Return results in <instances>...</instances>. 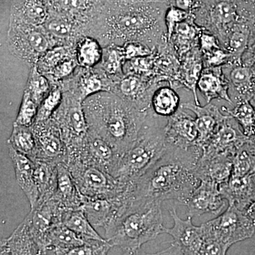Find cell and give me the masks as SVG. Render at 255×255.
Returning <instances> with one entry per match:
<instances>
[{"mask_svg": "<svg viewBox=\"0 0 255 255\" xmlns=\"http://www.w3.org/2000/svg\"><path fill=\"white\" fill-rule=\"evenodd\" d=\"M169 5L107 0L89 36L98 40L102 47L138 41L155 50L168 41L164 14Z\"/></svg>", "mask_w": 255, "mask_h": 255, "instance_id": "cell-1", "label": "cell"}, {"mask_svg": "<svg viewBox=\"0 0 255 255\" xmlns=\"http://www.w3.org/2000/svg\"><path fill=\"white\" fill-rule=\"evenodd\" d=\"M201 146L181 149L167 147L159 158L134 183L136 200H176L186 205L201 183L196 172Z\"/></svg>", "mask_w": 255, "mask_h": 255, "instance_id": "cell-2", "label": "cell"}, {"mask_svg": "<svg viewBox=\"0 0 255 255\" xmlns=\"http://www.w3.org/2000/svg\"><path fill=\"white\" fill-rule=\"evenodd\" d=\"M83 109L89 131L105 139L119 156L136 140L150 112L137 110L110 92L87 97Z\"/></svg>", "mask_w": 255, "mask_h": 255, "instance_id": "cell-3", "label": "cell"}, {"mask_svg": "<svg viewBox=\"0 0 255 255\" xmlns=\"http://www.w3.org/2000/svg\"><path fill=\"white\" fill-rule=\"evenodd\" d=\"M106 239L128 255L164 233L162 202L134 199L105 228Z\"/></svg>", "mask_w": 255, "mask_h": 255, "instance_id": "cell-4", "label": "cell"}, {"mask_svg": "<svg viewBox=\"0 0 255 255\" xmlns=\"http://www.w3.org/2000/svg\"><path fill=\"white\" fill-rule=\"evenodd\" d=\"M162 117L150 110L138 137L119 156L112 176L125 184L135 183L164 153L167 146L164 139Z\"/></svg>", "mask_w": 255, "mask_h": 255, "instance_id": "cell-5", "label": "cell"}, {"mask_svg": "<svg viewBox=\"0 0 255 255\" xmlns=\"http://www.w3.org/2000/svg\"><path fill=\"white\" fill-rule=\"evenodd\" d=\"M201 226L204 241L219 242L228 251L233 245L250 239L255 233V224L246 211L231 204L224 213Z\"/></svg>", "mask_w": 255, "mask_h": 255, "instance_id": "cell-6", "label": "cell"}, {"mask_svg": "<svg viewBox=\"0 0 255 255\" xmlns=\"http://www.w3.org/2000/svg\"><path fill=\"white\" fill-rule=\"evenodd\" d=\"M7 46L10 53L30 67L45 53L57 46L43 26L9 21Z\"/></svg>", "mask_w": 255, "mask_h": 255, "instance_id": "cell-7", "label": "cell"}, {"mask_svg": "<svg viewBox=\"0 0 255 255\" xmlns=\"http://www.w3.org/2000/svg\"><path fill=\"white\" fill-rule=\"evenodd\" d=\"M51 119L59 127L68 157L80 148L88 133V124L83 109V101L73 92L63 90V99Z\"/></svg>", "mask_w": 255, "mask_h": 255, "instance_id": "cell-8", "label": "cell"}, {"mask_svg": "<svg viewBox=\"0 0 255 255\" xmlns=\"http://www.w3.org/2000/svg\"><path fill=\"white\" fill-rule=\"evenodd\" d=\"M85 197L110 198L134 189L133 183L125 184L116 179L103 169L82 163L80 161H70L65 164Z\"/></svg>", "mask_w": 255, "mask_h": 255, "instance_id": "cell-9", "label": "cell"}, {"mask_svg": "<svg viewBox=\"0 0 255 255\" xmlns=\"http://www.w3.org/2000/svg\"><path fill=\"white\" fill-rule=\"evenodd\" d=\"M192 14L204 31L219 38L223 48L230 32L243 19L234 0H204Z\"/></svg>", "mask_w": 255, "mask_h": 255, "instance_id": "cell-10", "label": "cell"}, {"mask_svg": "<svg viewBox=\"0 0 255 255\" xmlns=\"http://www.w3.org/2000/svg\"><path fill=\"white\" fill-rule=\"evenodd\" d=\"M169 82L160 78H146L132 74L112 82L110 92L119 96L126 102L142 112L150 110L151 99L156 89L162 84Z\"/></svg>", "mask_w": 255, "mask_h": 255, "instance_id": "cell-11", "label": "cell"}, {"mask_svg": "<svg viewBox=\"0 0 255 255\" xmlns=\"http://www.w3.org/2000/svg\"><path fill=\"white\" fill-rule=\"evenodd\" d=\"M36 142V158L55 164L66 163L68 149L59 127L50 118L32 125Z\"/></svg>", "mask_w": 255, "mask_h": 255, "instance_id": "cell-12", "label": "cell"}, {"mask_svg": "<svg viewBox=\"0 0 255 255\" xmlns=\"http://www.w3.org/2000/svg\"><path fill=\"white\" fill-rule=\"evenodd\" d=\"M169 214L173 219L172 228L164 227V233H167L172 238V246L164 253L168 254L200 255L202 248L203 233L201 226L193 224L192 218L188 216L187 220L179 217L174 208L169 210Z\"/></svg>", "mask_w": 255, "mask_h": 255, "instance_id": "cell-13", "label": "cell"}, {"mask_svg": "<svg viewBox=\"0 0 255 255\" xmlns=\"http://www.w3.org/2000/svg\"><path fill=\"white\" fill-rule=\"evenodd\" d=\"M119 157L118 152L111 144L88 130L81 147L75 153L68 156L66 163L70 161H80L103 169L112 175Z\"/></svg>", "mask_w": 255, "mask_h": 255, "instance_id": "cell-14", "label": "cell"}, {"mask_svg": "<svg viewBox=\"0 0 255 255\" xmlns=\"http://www.w3.org/2000/svg\"><path fill=\"white\" fill-rule=\"evenodd\" d=\"M236 119L228 114L209 141L202 146L201 158L215 156H235L248 139Z\"/></svg>", "mask_w": 255, "mask_h": 255, "instance_id": "cell-15", "label": "cell"}, {"mask_svg": "<svg viewBox=\"0 0 255 255\" xmlns=\"http://www.w3.org/2000/svg\"><path fill=\"white\" fill-rule=\"evenodd\" d=\"M133 200L132 189L113 197L84 196L83 204L80 209L83 210L92 226L105 228Z\"/></svg>", "mask_w": 255, "mask_h": 255, "instance_id": "cell-16", "label": "cell"}, {"mask_svg": "<svg viewBox=\"0 0 255 255\" xmlns=\"http://www.w3.org/2000/svg\"><path fill=\"white\" fill-rule=\"evenodd\" d=\"M62 90L73 92L82 101L101 92H110L112 80L98 66H79L73 75L60 82Z\"/></svg>", "mask_w": 255, "mask_h": 255, "instance_id": "cell-17", "label": "cell"}, {"mask_svg": "<svg viewBox=\"0 0 255 255\" xmlns=\"http://www.w3.org/2000/svg\"><path fill=\"white\" fill-rule=\"evenodd\" d=\"M164 139L167 147L188 149L199 146V132L195 118L180 107L177 113L167 118Z\"/></svg>", "mask_w": 255, "mask_h": 255, "instance_id": "cell-18", "label": "cell"}, {"mask_svg": "<svg viewBox=\"0 0 255 255\" xmlns=\"http://www.w3.org/2000/svg\"><path fill=\"white\" fill-rule=\"evenodd\" d=\"M226 201L217 183L209 179H201L186 204L188 216L194 218L207 214H219L224 209Z\"/></svg>", "mask_w": 255, "mask_h": 255, "instance_id": "cell-19", "label": "cell"}, {"mask_svg": "<svg viewBox=\"0 0 255 255\" xmlns=\"http://www.w3.org/2000/svg\"><path fill=\"white\" fill-rule=\"evenodd\" d=\"M52 9L85 27L89 36L92 23L102 12L107 0H50Z\"/></svg>", "mask_w": 255, "mask_h": 255, "instance_id": "cell-20", "label": "cell"}, {"mask_svg": "<svg viewBox=\"0 0 255 255\" xmlns=\"http://www.w3.org/2000/svg\"><path fill=\"white\" fill-rule=\"evenodd\" d=\"M43 26L56 46H75L82 37L86 36L82 25L52 9Z\"/></svg>", "mask_w": 255, "mask_h": 255, "instance_id": "cell-21", "label": "cell"}, {"mask_svg": "<svg viewBox=\"0 0 255 255\" xmlns=\"http://www.w3.org/2000/svg\"><path fill=\"white\" fill-rule=\"evenodd\" d=\"M8 147L18 185L27 197L31 209H36L38 206L39 194L35 181L34 162L27 156L17 152L11 145H8Z\"/></svg>", "mask_w": 255, "mask_h": 255, "instance_id": "cell-22", "label": "cell"}, {"mask_svg": "<svg viewBox=\"0 0 255 255\" xmlns=\"http://www.w3.org/2000/svg\"><path fill=\"white\" fill-rule=\"evenodd\" d=\"M181 107L191 111L196 115V123L199 132V145L202 147L214 135L220 124L228 115L223 114L216 105L207 104L204 107L191 102L183 103Z\"/></svg>", "mask_w": 255, "mask_h": 255, "instance_id": "cell-23", "label": "cell"}, {"mask_svg": "<svg viewBox=\"0 0 255 255\" xmlns=\"http://www.w3.org/2000/svg\"><path fill=\"white\" fill-rule=\"evenodd\" d=\"M197 89L204 95L207 104L214 100H223L233 104L229 95V81L223 66L204 68L198 81Z\"/></svg>", "mask_w": 255, "mask_h": 255, "instance_id": "cell-24", "label": "cell"}, {"mask_svg": "<svg viewBox=\"0 0 255 255\" xmlns=\"http://www.w3.org/2000/svg\"><path fill=\"white\" fill-rule=\"evenodd\" d=\"M50 0H14L9 21L43 26L51 11Z\"/></svg>", "mask_w": 255, "mask_h": 255, "instance_id": "cell-25", "label": "cell"}, {"mask_svg": "<svg viewBox=\"0 0 255 255\" xmlns=\"http://www.w3.org/2000/svg\"><path fill=\"white\" fill-rule=\"evenodd\" d=\"M220 191L228 204L246 211L255 200V172L243 177H231L227 183L220 186Z\"/></svg>", "mask_w": 255, "mask_h": 255, "instance_id": "cell-26", "label": "cell"}, {"mask_svg": "<svg viewBox=\"0 0 255 255\" xmlns=\"http://www.w3.org/2000/svg\"><path fill=\"white\" fill-rule=\"evenodd\" d=\"M179 60L180 66L176 77L175 82L177 85H182L192 92L194 103L196 105H201L198 98L196 89L198 81L204 66L203 55L199 49V46L191 49L190 51L183 55Z\"/></svg>", "mask_w": 255, "mask_h": 255, "instance_id": "cell-27", "label": "cell"}, {"mask_svg": "<svg viewBox=\"0 0 255 255\" xmlns=\"http://www.w3.org/2000/svg\"><path fill=\"white\" fill-rule=\"evenodd\" d=\"M86 241L63 225H55L45 235L43 255H68L69 252L81 246Z\"/></svg>", "mask_w": 255, "mask_h": 255, "instance_id": "cell-28", "label": "cell"}, {"mask_svg": "<svg viewBox=\"0 0 255 255\" xmlns=\"http://www.w3.org/2000/svg\"><path fill=\"white\" fill-rule=\"evenodd\" d=\"M51 199L67 209H80L83 204L84 196L64 164H58V186Z\"/></svg>", "mask_w": 255, "mask_h": 255, "instance_id": "cell-29", "label": "cell"}, {"mask_svg": "<svg viewBox=\"0 0 255 255\" xmlns=\"http://www.w3.org/2000/svg\"><path fill=\"white\" fill-rule=\"evenodd\" d=\"M1 255H41L39 242L23 222L1 242Z\"/></svg>", "mask_w": 255, "mask_h": 255, "instance_id": "cell-30", "label": "cell"}, {"mask_svg": "<svg viewBox=\"0 0 255 255\" xmlns=\"http://www.w3.org/2000/svg\"><path fill=\"white\" fill-rule=\"evenodd\" d=\"M227 70L224 72L226 78L237 92L236 100L251 101L255 96V73L254 70L243 63L223 65Z\"/></svg>", "mask_w": 255, "mask_h": 255, "instance_id": "cell-31", "label": "cell"}, {"mask_svg": "<svg viewBox=\"0 0 255 255\" xmlns=\"http://www.w3.org/2000/svg\"><path fill=\"white\" fill-rule=\"evenodd\" d=\"M235 156L221 155L199 159L196 172L201 179H209L217 183L219 187L229 181L232 174Z\"/></svg>", "mask_w": 255, "mask_h": 255, "instance_id": "cell-32", "label": "cell"}, {"mask_svg": "<svg viewBox=\"0 0 255 255\" xmlns=\"http://www.w3.org/2000/svg\"><path fill=\"white\" fill-rule=\"evenodd\" d=\"M202 31V28L196 23L194 14L176 26L169 42L179 59L193 48L199 46V37Z\"/></svg>", "mask_w": 255, "mask_h": 255, "instance_id": "cell-33", "label": "cell"}, {"mask_svg": "<svg viewBox=\"0 0 255 255\" xmlns=\"http://www.w3.org/2000/svg\"><path fill=\"white\" fill-rule=\"evenodd\" d=\"M35 181L39 194L38 206L53 197L58 186V164L41 159L33 160Z\"/></svg>", "mask_w": 255, "mask_h": 255, "instance_id": "cell-34", "label": "cell"}, {"mask_svg": "<svg viewBox=\"0 0 255 255\" xmlns=\"http://www.w3.org/2000/svg\"><path fill=\"white\" fill-rule=\"evenodd\" d=\"M180 107V97L175 88L169 84H162L156 89L151 99L150 109L154 114L167 119L177 113Z\"/></svg>", "mask_w": 255, "mask_h": 255, "instance_id": "cell-35", "label": "cell"}, {"mask_svg": "<svg viewBox=\"0 0 255 255\" xmlns=\"http://www.w3.org/2000/svg\"><path fill=\"white\" fill-rule=\"evenodd\" d=\"M252 29L246 20L242 19L233 28L228 35L223 48L232 57L231 64L241 63L243 55L249 47Z\"/></svg>", "mask_w": 255, "mask_h": 255, "instance_id": "cell-36", "label": "cell"}, {"mask_svg": "<svg viewBox=\"0 0 255 255\" xmlns=\"http://www.w3.org/2000/svg\"><path fill=\"white\" fill-rule=\"evenodd\" d=\"M62 223L86 241L89 240H105L95 231L86 214L81 209L65 210L62 218Z\"/></svg>", "mask_w": 255, "mask_h": 255, "instance_id": "cell-37", "label": "cell"}, {"mask_svg": "<svg viewBox=\"0 0 255 255\" xmlns=\"http://www.w3.org/2000/svg\"><path fill=\"white\" fill-rule=\"evenodd\" d=\"M126 62L123 46L110 44L103 47L102 60L97 66L114 82L124 76Z\"/></svg>", "mask_w": 255, "mask_h": 255, "instance_id": "cell-38", "label": "cell"}, {"mask_svg": "<svg viewBox=\"0 0 255 255\" xmlns=\"http://www.w3.org/2000/svg\"><path fill=\"white\" fill-rule=\"evenodd\" d=\"M75 55L79 66L94 68L100 64L103 55V47L94 37H82L75 46Z\"/></svg>", "mask_w": 255, "mask_h": 255, "instance_id": "cell-39", "label": "cell"}, {"mask_svg": "<svg viewBox=\"0 0 255 255\" xmlns=\"http://www.w3.org/2000/svg\"><path fill=\"white\" fill-rule=\"evenodd\" d=\"M8 145L32 160L36 158V142L32 128L13 124Z\"/></svg>", "mask_w": 255, "mask_h": 255, "instance_id": "cell-40", "label": "cell"}, {"mask_svg": "<svg viewBox=\"0 0 255 255\" xmlns=\"http://www.w3.org/2000/svg\"><path fill=\"white\" fill-rule=\"evenodd\" d=\"M223 112L236 119L247 136L255 134V107L251 101L239 100L236 101L233 110L223 107Z\"/></svg>", "mask_w": 255, "mask_h": 255, "instance_id": "cell-41", "label": "cell"}, {"mask_svg": "<svg viewBox=\"0 0 255 255\" xmlns=\"http://www.w3.org/2000/svg\"><path fill=\"white\" fill-rule=\"evenodd\" d=\"M75 56V46H57L47 50L36 64L38 71L48 75L62 61L69 57Z\"/></svg>", "mask_w": 255, "mask_h": 255, "instance_id": "cell-42", "label": "cell"}, {"mask_svg": "<svg viewBox=\"0 0 255 255\" xmlns=\"http://www.w3.org/2000/svg\"><path fill=\"white\" fill-rule=\"evenodd\" d=\"M51 87V82L46 75L38 71L36 65L31 67L25 90L29 93L37 105H41L42 101L49 93Z\"/></svg>", "mask_w": 255, "mask_h": 255, "instance_id": "cell-43", "label": "cell"}, {"mask_svg": "<svg viewBox=\"0 0 255 255\" xmlns=\"http://www.w3.org/2000/svg\"><path fill=\"white\" fill-rule=\"evenodd\" d=\"M255 172V152L247 143L240 147L235 155L231 177H243Z\"/></svg>", "mask_w": 255, "mask_h": 255, "instance_id": "cell-44", "label": "cell"}, {"mask_svg": "<svg viewBox=\"0 0 255 255\" xmlns=\"http://www.w3.org/2000/svg\"><path fill=\"white\" fill-rule=\"evenodd\" d=\"M51 90L38 107L35 122H44L51 118L63 99V90L60 82H51ZM34 122V123H35Z\"/></svg>", "mask_w": 255, "mask_h": 255, "instance_id": "cell-45", "label": "cell"}, {"mask_svg": "<svg viewBox=\"0 0 255 255\" xmlns=\"http://www.w3.org/2000/svg\"><path fill=\"white\" fill-rule=\"evenodd\" d=\"M124 74H132L146 78H158L155 76V56L153 53L147 56L127 60L124 65Z\"/></svg>", "mask_w": 255, "mask_h": 255, "instance_id": "cell-46", "label": "cell"}, {"mask_svg": "<svg viewBox=\"0 0 255 255\" xmlns=\"http://www.w3.org/2000/svg\"><path fill=\"white\" fill-rule=\"evenodd\" d=\"M38 107L39 106L31 98L29 93L24 90L21 105L14 122V125L32 127L36 121Z\"/></svg>", "mask_w": 255, "mask_h": 255, "instance_id": "cell-47", "label": "cell"}, {"mask_svg": "<svg viewBox=\"0 0 255 255\" xmlns=\"http://www.w3.org/2000/svg\"><path fill=\"white\" fill-rule=\"evenodd\" d=\"M192 13L178 7L173 4H169L164 14V24L167 40L170 41L176 26L192 16Z\"/></svg>", "mask_w": 255, "mask_h": 255, "instance_id": "cell-48", "label": "cell"}, {"mask_svg": "<svg viewBox=\"0 0 255 255\" xmlns=\"http://www.w3.org/2000/svg\"><path fill=\"white\" fill-rule=\"evenodd\" d=\"M112 245L107 239L89 240L81 246L77 247L69 252L68 255H107L112 248Z\"/></svg>", "mask_w": 255, "mask_h": 255, "instance_id": "cell-49", "label": "cell"}, {"mask_svg": "<svg viewBox=\"0 0 255 255\" xmlns=\"http://www.w3.org/2000/svg\"><path fill=\"white\" fill-rule=\"evenodd\" d=\"M79 67L76 57L72 56L67 58L62 61L48 75L46 76L51 82H58L65 80L70 75H73L74 72Z\"/></svg>", "mask_w": 255, "mask_h": 255, "instance_id": "cell-50", "label": "cell"}, {"mask_svg": "<svg viewBox=\"0 0 255 255\" xmlns=\"http://www.w3.org/2000/svg\"><path fill=\"white\" fill-rule=\"evenodd\" d=\"M241 17L249 23L255 36V0H234Z\"/></svg>", "mask_w": 255, "mask_h": 255, "instance_id": "cell-51", "label": "cell"}, {"mask_svg": "<svg viewBox=\"0 0 255 255\" xmlns=\"http://www.w3.org/2000/svg\"><path fill=\"white\" fill-rule=\"evenodd\" d=\"M124 55L127 60L147 56L153 53L154 50L138 41H128L123 45Z\"/></svg>", "mask_w": 255, "mask_h": 255, "instance_id": "cell-52", "label": "cell"}, {"mask_svg": "<svg viewBox=\"0 0 255 255\" xmlns=\"http://www.w3.org/2000/svg\"><path fill=\"white\" fill-rule=\"evenodd\" d=\"M199 46L202 55L207 54L215 50L223 48L217 36L204 30L199 37Z\"/></svg>", "mask_w": 255, "mask_h": 255, "instance_id": "cell-53", "label": "cell"}, {"mask_svg": "<svg viewBox=\"0 0 255 255\" xmlns=\"http://www.w3.org/2000/svg\"><path fill=\"white\" fill-rule=\"evenodd\" d=\"M242 62L251 67L255 73V36L251 37L249 47L243 55Z\"/></svg>", "mask_w": 255, "mask_h": 255, "instance_id": "cell-54", "label": "cell"}, {"mask_svg": "<svg viewBox=\"0 0 255 255\" xmlns=\"http://www.w3.org/2000/svg\"><path fill=\"white\" fill-rule=\"evenodd\" d=\"M204 0H174V4L181 9L193 13L202 5Z\"/></svg>", "mask_w": 255, "mask_h": 255, "instance_id": "cell-55", "label": "cell"}, {"mask_svg": "<svg viewBox=\"0 0 255 255\" xmlns=\"http://www.w3.org/2000/svg\"><path fill=\"white\" fill-rule=\"evenodd\" d=\"M128 2H162L167 4H174V0H117Z\"/></svg>", "mask_w": 255, "mask_h": 255, "instance_id": "cell-56", "label": "cell"}, {"mask_svg": "<svg viewBox=\"0 0 255 255\" xmlns=\"http://www.w3.org/2000/svg\"><path fill=\"white\" fill-rule=\"evenodd\" d=\"M246 214L248 217L252 220L255 224V200L251 203V205L248 206L246 210Z\"/></svg>", "mask_w": 255, "mask_h": 255, "instance_id": "cell-57", "label": "cell"}, {"mask_svg": "<svg viewBox=\"0 0 255 255\" xmlns=\"http://www.w3.org/2000/svg\"><path fill=\"white\" fill-rule=\"evenodd\" d=\"M247 143H248V145H249L250 147H251V148L255 152V135L248 137V139H247Z\"/></svg>", "mask_w": 255, "mask_h": 255, "instance_id": "cell-58", "label": "cell"}, {"mask_svg": "<svg viewBox=\"0 0 255 255\" xmlns=\"http://www.w3.org/2000/svg\"><path fill=\"white\" fill-rule=\"evenodd\" d=\"M251 102V103L253 104V106H254V107H255V96L254 97H253V99H252Z\"/></svg>", "mask_w": 255, "mask_h": 255, "instance_id": "cell-59", "label": "cell"}]
</instances>
